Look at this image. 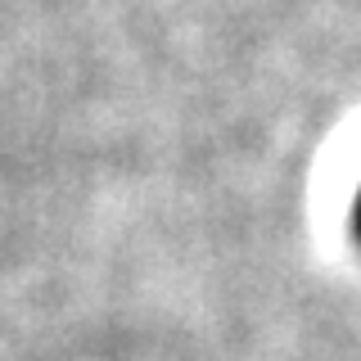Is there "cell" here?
I'll list each match as a JSON object with an SVG mask.
<instances>
[{
    "label": "cell",
    "mask_w": 361,
    "mask_h": 361,
    "mask_svg": "<svg viewBox=\"0 0 361 361\" xmlns=\"http://www.w3.org/2000/svg\"><path fill=\"white\" fill-rule=\"evenodd\" d=\"M353 226H357V240H361V190H357V203H353Z\"/></svg>",
    "instance_id": "1"
}]
</instances>
